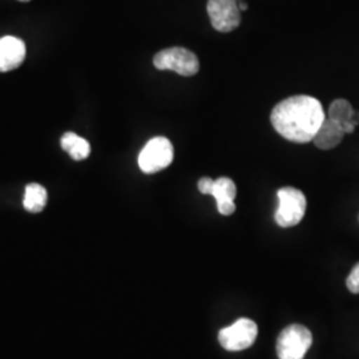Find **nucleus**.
<instances>
[{
	"label": "nucleus",
	"mask_w": 359,
	"mask_h": 359,
	"mask_svg": "<svg viewBox=\"0 0 359 359\" xmlns=\"http://www.w3.org/2000/svg\"><path fill=\"white\" fill-rule=\"evenodd\" d=\"M326 115L316 97L298 95L277 104L270 115L273 128L283 139L297 144L313 142Z\"/></svg>",
	"instance_id": "f257e3e1"
},
{
	"label": "nucleus",
	"mask_w": 359,
	"mask_h": 359,
	"mask_svg": "<svg viewBox=\"0 0 359 359\" xmlns=\"http://www.w3.org/2000/svg\"><path fill=\"white\" fill-rule=\"evenodd\" d=\"M278 208L274 219L281 228H292L298 225L306 212V197L299 189L285 187L277 192Z\"/></svg>",
	"instance_id": "f03ea898"
},
{
	"label": "nucleus",
	"mask_w": 359,
	"mask_h": 359,
	"mask_svg": "<svg viewBox=\"0 0 359 359\" xmlns=\"http://www.w3.org/2000/svg\"><path fill=\"white\" fill-rule=\"evenodd\" d=\"M313 344V335L304 325L285 327L277 338V355L280 359H304Z\"/></svg>",
	"instance_id": "7ed1b4c3"
},
{
	"label": "nucleus",
	"mask_w": 359,
	"mask_h": 359,
	"mask_svg": "<svg viewBox=\"0 0 359 359\" xmlns=\"http://www.w3.org/2000/svg\"><path fill=\"white\" fill-rule=\"evenodd\" d=\"M154 65L160 71H173L187 77L194 76L200 71V62L196 53L182 47H172L156 53Z\"/></svg>",
	"instance_id": "20e7f679"
},
{
	"label": "nucleus",
	"mask_w": 359,
	"mask_h": 359,
	"mask_svg": "<svg viewBox=\"0 0 359 359\" xmlns=\"http://www.w3.org/2000/svg\"><path fill=\"white\" fill-rule=\"evenodd\" d=\"M175 151L167 137L157 136L145 144L139 154V167L147 175L157 173L169 167L173 161Z\"/></svg>",
	"instance_id": "39448f33"
},
{
	"label": "nucleus",
	"mask_w": 359,
	"mask_h": 359,
	"mask_svg": "<svg viewBox=\"0 0 359 359\" xmlns=\"http://www.w3.org/2000/svg\"><path fill=\"white\" fill-rule=\"evenodd\" d=\"M257 335L258 327L256 322L241 318L218 333V342L228 351H241L256 342Z\"/></svg>",
	"instance_id": "423d86ee"
},
{
	"label": "nucleus",
	"mask_w": 359,
	"mask_h": 359,
	"mask_svg": "<svg viewBox=\"0 0 359 359\" xmlns=\"http://www.w3.org/2000/svg\"><path fill=\"white\" fill-rule=\"evenodd\" d=\"M206 11L218 32H231L241 23V11L236 0H209Z\"/></svg>",
	"instance_id": "0eeeda50"
},
{
	"label": "nucleus",
	"mask_w": 359,
	"mask_h": 359,
	"mask_svg": "<svg viewBox=\"0 0 359 359\" xmlns=\"http://www.w3.org/2000/svg\"><path fill=\"white\" fill-rule=\"evenodd\" d=\"M26 59V44L22 39L4 36L0 39V72H10L20 67Z\"/></svg>",
	"instance_id": "6e6552de"
},
{
	"label": "nucleus",
	"mask_w": 359,
	"mask_h": 359,
	"mask_svg": "<svg viewBox=\"0 0 359 359\" xmlns=\"http://www.w3.org/2000/svg\"><path fill=\"white\" fill-rule=\"evenodd\" d=\"M236 194H237V188H236V184L233 182V180L228 179V177H219V179L215 180L210 196H213L216 198L218 212L222 216H231L234 213Z\"/></svg>",
	"instance_id": "1a4fd4ad"
},
{
	"label": "nucleus",
	"mask_w": 359,
	"mask_h": 359,
	"mask_svg": "<svg viewBox=\"0 0 359 359\" xmlns=\"http://www.w3.org/2000/svg\"><path fill=\"white\" fill-rule=\"evenodd\" d=\"M345 135L346 133L344 132L341 126H338L335 121L326 117L325 121L322 123L321 128L318 129V132L316 133L313 142L316 144L317 148L323 149V151H329V149H333L335 147H338L344 140Z\"/></svg>",
	"instance_id": "9d476101"
},
{
	"label": "nucleus",
	"mask_w": 359,
	"mask_h": 359,
	"mask_svg": "<svg viewBox=\"0 0 359 359\" xmlns=\"http://www.w3.org/2000/svg\"><path fill=\"white\" fill-rule=\"evenodd\" d=\"M353 115H354V109H353L351 104L345 99L334 100L329 108V112H327V117L335 121L338 126H341L346 135L353 133L357 128L351 121Z\"/></svg>",
	"instance_id": "9b49d317"
},
{
	"label": "nucleus",
	"mask_w": 359,
	"mask_h": 359,
	"mask_svg": "<svg viewBox=\"0 0 359 359\" xmlns=\"http://www.w3.org/2000/svg\"><path fill=\"white\" fill-rule=\"evenodd\" d=\"M60 144L65 152L76 161L86 160L90 156V142H87L86 139L77 136L76 133H74V132L65 133L60 140Z\"/></svg>",
	"instance_id": "f8f14e48"
},
{
	"label": "nucleus",
	"mask_w": 359,
	"mask_h": 359,
	"mask_svg": "<svg viewBox=\"0 0 359 359\" xmlns=\"http://www.w3.org/2000/svg\"><path fill=\"white\" fill-rule=\"evenodd\" d=\"M47 200H48V193L44 187H41L40 184L27 185L25 200H23V205L27 212H31V213L41 212L47 205Z\"/></svg>",
	"instance_id": "ddd939ff"
},
{
	"label": "nucleus",
	"mask_w": 359,
	"mask_h": 359,
	"mask_svg": "<svg viewBox=\"0 0 359 359\" xmlns=\"http://www.w3.org/2000/svg\"><path fill=\"white\" fill-rule=\"evenodd\" d=\"M347 289L353 294H359V264L354 266L346 280Z\"/></svg>",
	"instance_id": "4468645a"
},
{
	"label": "nucleus",
	"mask_w": 359,
	"mask_h": 359,
	"mask_svg": "<svg viewBox=\"0 0 359 359\" xmlns=\"http://www.w3.org/2000/svg\"><path fill=\"white\" fill-rule=\"evenodd\" d=\"M213 184H215V180L210 179V177H203L198 181L197 187H198V191L203 194H210Z\"/></svg>",
	"instance_id": "2eb2a0df"
},
{
	"label": "nucleus",
	"mask_w": 359,
	"mask_h": 359,
	"mask_svg": "<svg viewBox=\"0 0 359 359\" xmlns=\"http://www.w3.org/2000/svg\"><path fill=\"white\" fill-rule=\"evenodd\" d=\"M237 6H238V8H240V11H246L248 10V4L245 3L244 0H241V1H238L237 3Z\"/></svg>",
	"instance_id": "dca6fc26"
},
{
	"label": "nucleus",
	"mask_w": 359,
	"mask_h": 359,
	"mask_svg": "<svg viewBox=\"0 0 359 359\" xmlns=\"http://www.w3.org/2000/svg\"><path fill=\"white\" fill-rule=\"evenodd\" d=\"M19 1H29V0H19Z\"/></svg>",
	"instance_id": "f3484780"
}]
</instances>
